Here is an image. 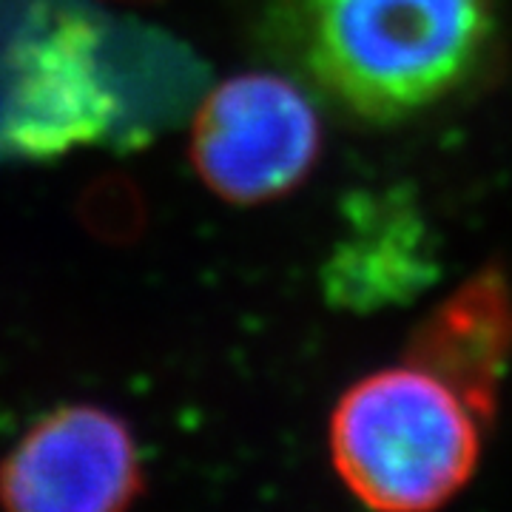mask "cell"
<instances>
[{
	"label": "cell",
	"mask_w": 512,
	"mask_h": 512,
	"mask_svg": "<svg viewBox=\"0 0 512 512\" xmlns=\"http://www.w3.org/2000/svg\"><path fill=\"white\" fill-rule=\"evenodd\" d=\"M197 89V60L171 40L126 35L86 12H63L12 49L0 148L52 160L74 148L126 146L177 117Z\"/></svg>",
	"instance_id": "obj_1"
},
{
	"label": "cell",
	"mask_w": 512,
	"mask_h": 512,
	"mask_svg": "<svg viewBox=\"0 0 512 512\" xmlns=\"http://www.w3.org/2000/svg\"><path fill=\"white\" fill-rule=\"evenodd\" d=\"M311 77L365 117H399L450 92L490 37V0H285Z\"/></svg>",
	"instance_id": "obj_2"
},
{
	"label": "cell",
	"mask_w": 512,
	"mask_h": 512,
	"mask_svg": "<svg viewBox=\"0 0 512 512\" xmlns=\"http://www.w3.org/2000/svg\"><path fill=\"white\" fill-rule=\"evenodd\" d=\"M330 450L339 476L367 507L433 510L476 470L478 416L421 367L382 370L336 404Z\"/></svg>",
	"instance_id": "obj_3"
},
{
	"label": "cell",
	"mask_w": 512,
	"mask_h": 512,
	"mask_svg": "<svg viewBox=\"0 0 512 512\" xmlns=\"http://www.w3.org/2000/svg\"><path fill=\"white\" fill-rule=\"evenodd\" d=\"M316 154V111L274 74L225 80L194 117V168L222 200L251 205L282 197L305 180Z\"/></svg>",
	"instance_id": "obj_4"
},
{
	"label": "cell",
	"mask_w": 512,
	"mask_h": 512,
	"mask_svg": "<svg viewBox=\"0 0 512 512\" xmlns=\"http://www.w3.org/2000/svg\"><path fill=\"white\" fill-rule=\"evenodd\" d=\"M140 493L128 424L94 404L55 410L0 464V501L18 512H111Z\"/></svg>",
	"instance_id": "obj_5"
},
{
	"label": "cell",
	"mask_w": 512,
	"mask_h": 512,
	"mask_svg": "<svg viewBox=\"0 0 512 512\" xmlns=\"http://www.w3.org/2000/svg\"><path fill=\"white\" fill-rule=\"evenodd\" d=\"M512 350V293L493 271L456 291L416 333L407 362L450 384L478 421L490 419Z\"/></svg>",
	"instance_id": "obj_6"
},
{
	"label": "cell",
	"mask_w": 512,
	"mask_h": 512,
	"mask_svg": "<svg viewBox=\"0 0 512 512\" xmlns=\"http://www.w3.org/2000/svg\"><path fill=\"white\" fill-rule=\"evenodd\" d=\"M436 271L424 220L402 197L356 200L348 234L328 265V296L345 308L404 302Z\"/></svg>",
	"instance_id": "obj_7"
}]
</instances>
